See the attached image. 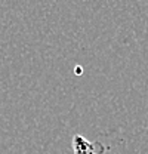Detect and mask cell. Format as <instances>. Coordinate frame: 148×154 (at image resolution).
Segmentation results:
<instances>
[{
  "label": "cell",
  "instance_id": "cell-1",
  "mask_svg": "<svg viewBox=\"0 0 148 154\" xmlns=\"http://www.w3.org/2000/svg\"><path fill=\"white\" fill-rule=\"evenodd\" d=\"M73 151L74 154H104L107 151V147L99 141H89L83 135H74L73 136Z\"/></svg>",
  "mask_w": 148,
  "mask_h": 154
},
{
  "label": "cell",
  "instance_id": "cell-2",
  "mask_svg": "<svg viewBox=\"0 0 148 154\" xmlns=\"http://www.w3.org/2000/svg\"><path fill=\"white\" fill-rule=\"evenodd\" d=\"M147 129H148V125H147Z\"/></svg>",
  "mask_w": 148,
  "mask_h": 154
}]
</instances>
